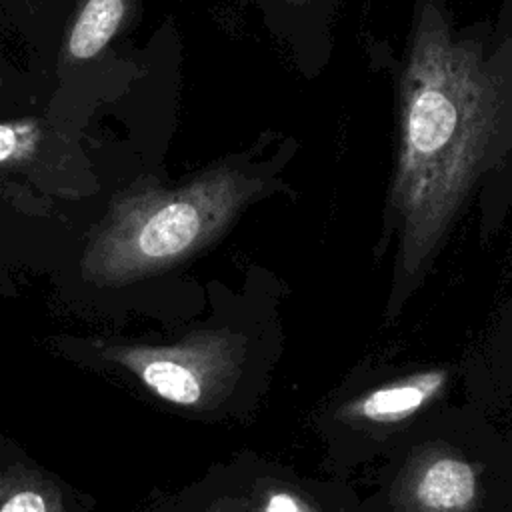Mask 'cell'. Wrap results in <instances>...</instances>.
Wrapping results in <instances>:
<instances>
[{
    "label": "cell",
    "instance_id": "1",
    "mask_svg": "<svg viewBox=\"0 0 512 512\" xmlns=\"http://www.w3.org/2000/svg\"><path fill=\"white\" fill-rule=\"evenodd\" d=\"M396 156L386 226L400 236L394 300L428 268L476 182L512 150V34L458 26L448 0H414L402 58H388Z\"/></svg>",
    "mask_w": 512,
    "mask_h": 512
},
{
    "label": "cell",
    "instance_id": "2",
    "mask_svg": "<svg viewBox=\"0 0 512 512\" xmlns=\"http://www.w3.org/2000/svg\"><path fill=\"white\" fill-rule=\"evenodd\" d=\"M298 148L294 136L266 128L176 188L138 180L110 202L94 230L84 276L96 284L132 282L208 246L250 204L290 190L282 172Z\"/></svg>",
    "mask_w": 512,
    "mask_h": 512
},
{
    "label": "cell",
    "instance_id": "3",
    "mask_svg": "<svg viewBox=\"0 0 512 512\" xmlns=\"http://www.w3.org/2000/svg\"><path fill=\"white\" fill-rule=\"evenodd\" d=\"M244 342L228 332H196L174 346H112L106 354L156 396L186 408L214 402L232 384Z\"/></svg>",
    "mask_w": 512,
    "mask_h": 512
},
{
    "label": "cell",
    "instance_id": "4",
    "mask_svg": "<svg viewBox=\"0 0 512 512\" xmlns=\"http://www.w3.org/2000/svg\"><path fill=\"white\" fill-rule=\"evenodd\" d=\"M262 26L284 44L294 68L318 78L332 58L334 22L344 0H246Z\"/></svg>",
    "mask_w": 512,
    "mask_h": 512
},
{
    "label": "cell",
    "instance_id": "5",
    "mask_svg": "<svg viewBox=\"0 0 512 512\" xmlns=\"http://www.w3.org/2000/svg\"><path fill=\"white\" fill-rule=\"evenodd\" d=\"M476 496L474 468L440 450L414 458L396 486V500L406 512H472Z\"/></svg>",
    "mask_w": 512,
    "mask_h": 512
},
{
    "label": "cell",
    "instance_id": "6",
    "mask_svg": "<svg viewBox=\"0 0 512 512\" xmlns=\"http://www.w3.org/2000/svg\"><path fill=\"white\" fill-rule=\"evenodd\" d=\"M446 378L448 376L444 370H426L388 382L358 398L352 406H348V412L374 424L402 422L438 396L446 384Z\"/></svg>",
    "mask_w": 512,
    "mask_h": 512
},
{
    "label": "cell",
    "instance_id": "7",
    "mask_svg": "<svg viewBox=\"0 0 512 512\" xmlns=\"http://www.w3.org/2000/svg\"><path fill=\"white\" fill-rule=\"evenodd\" d=\"M132 0H82L62 44L66 62L96 58L122 30Z\"/></svg>",
    "mask_w": 512,
    "mask_h": 512
},
{
    "label": "cell",
    "instance_id": "8",
    "mask_svg": "<svg viewBox=\"0 0 512 512\" xmlns=\"http://www.w3.org/2000/svg\"><path fill=\"white\" fill-rule=\"evenodd\" d=\"M0 512H48V502L44 494L34 488H14L4 494Z\"/></svg>",
    "mask_w": 512,
    "mask_h": 512
},
{
    "label": "cell",
    "instance_id": "9",
    "mask_svg": "<svg viewBox=\"0 0 512 512\" xmlns=\"http://www.w3.org/2000/svg\"><path fill=\"white\" fill-rule=\"evenodd\" d=\"M264 512H312L308 504L288 492H274L266 500Z\"/></svg>",
    "mask_w": 512,
    "mask_h": 512
},
{
    "label": "cell",
    "instance_id": "10",
    "mask_svg": "<svg viewBox=\"0 0 512 512\" xmlns=\"http://www.w3.org/2000/svg\"><path fill=\"white\" fill-rule=\"evenodd\" d=\"M0 88H2V74H0Z\"/></svg>",
    "mask_w": 512,
    "mask_h": 512
}]
</instances>
